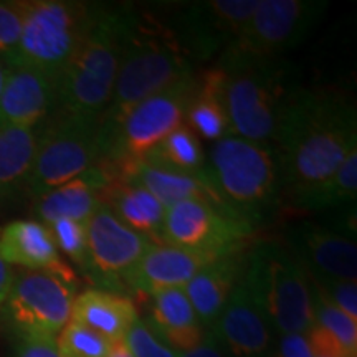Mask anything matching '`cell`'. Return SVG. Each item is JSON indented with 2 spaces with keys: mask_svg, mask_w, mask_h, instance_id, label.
<instances>
[{
  "mask_svg": "<svg viewBox=\"0 0 357 357\" xmlns=\"http://www.w3.org/2000/svg\"><path fill=\"white\" fill-rule=\"evenodd\" d=\"M281 189H307L331 177L357 151L354 102L337 91L300 88L275 137Z\"/></svg>",
  "mask_w": 357,
  "mask_h": 357,
  "instance_id": "6da1fadb",
  "label": "cell"
},
{
  "mask_svg": "<svg viewBox=\"0 0 357 357\" xmlns=\"http://www.w3.org/2000/svg\"><path fill=\"white\" fill-rule=\"evenodd\" d=\"M132 17L126 7H91L77 50L56 79L58 114L101 118L113 96Z\"/></svg>",
  "mask_w": 357,
  "mask_h": 357,
  "instance_id": "7a4b0ae2",
  "label": "cell"
},
{
  "mask_svg": "<svg viewBox=\"0 0 357 357\" xmlns=\"http://www.w3.org/2000/svg\"><path fill=\"white\" fill-rule=\"evenodd\" d=\"M190 75H194V60L172 29L134 13L113 96L100 118L105 155L111 139L131 109Z\"/></svg>",
  "mask_w": 357,
  "mask_h": 357,
  "instance_id": "3957f363",
  "label": "cell"
},
{
  "mask_svg": "<svg viewBox=\"0 0 357 357\" xmlns=\"http://www.w3.org/2000/svg\"><path fill=\"white\" fill-rule=\"evenodd\" d=\"M222 98L231 136L273 141L280 121L300 89L294 73L280 58L223 55Z\"/></svg>",
  "mask_w": 357,
  "mask_h": 357,
  "instance_id": "277c9868",
  "label": "cell"
},
{
  "mask_svg": "<svg viewBox=\"0 0 357 357\" xmlns=\"http://www.w3.org/2000/svg\"><path fill=\"white\" fill-rule=\"evenodd\" d=\"M205 176L223 207L252 227L273 213L283 190L275 147L231 134L212 142Z\"/></svg>",
  "mask_w": 357,
  "mask_h": 357,
  "instance_id": "5b68a950",
  "label": "cell"
},
{
  "mask_svg": "<svg viewBox=\"0 0 357 357\" xmlns=\"http://www.w3.org/2000/svg\"><path fill=\"white\" fill-rule=\"evenodd\" d=\"M242 281L280 336L314 324L311 278L287 245L258 243L245 258Z\"/></svg>",
  "mask_w": 357,
  "mask_h": 357,
  "instance_id": "8992f818",
  "label": "cell"
},
{
  "mask_svg": "<svg viewBox=\"0 0 357 357\" xmlns=\"http://www.w3.org/2000/svg\"><path fill=\"white\" fill-rule=\"evenodd\" d=\"M91 6L65 0L25 2L24 26L10 66H26L58 79L77 50Z\"/></svg>",
  "mask_w": 357,
  "mask_h": 357,
  "instance_id": "52a82bcc",
  "label": "cell"
},
{
  "mask_svg": "<svg viewBox=\"0 0 357 357\" xmlns=\"http://www.w3.org/2000/svg\"><path fill=\"white\" fill-rule=\"evenodd\" d=\"M100 118L58 114L38 132L37 153L26 177V187L35 197L63 185L102 160Z\"/></svg>",
  "mask_w": 357,
  "mask_h": 357,
  "instance_id": "ba28073f",
  "label": "cell"
},
{
  "mask_svg": "<svg viewBox=\"0 0 357 357\" xmlns=\"http://www.w3.org/2000/svg\"><path fill=\"white\" fill-rule=\"evenodd\" d=\"M195 83L197 78L194 75L178 79L131 109L111 139L101 162L123 171L144 160L174 129L184 124Z\"/></svg>",
  "mask_w": 357,
  "mask_h": 357,
  "instance_id": "9c48e42d",
  "label": "cell"
},
{
  "mask_svg": "<svg viewBox=\"0 0 357 357\" xmlns=\"http://www.w3.org/2000/svg\"><path fill=\"white\" fill-rule=\"evenodd\" d=\"M326 8L324 0H260L238 38L223 55L280 58L305 42Z\"/></svg>",
  "mask_w": 357,
  "mask_h": 357,
  "instance_id": "30bf717a",
  "label": "cell"
},
{
  "mask_svg": "<svg viewBox=\"0 0 357 357\" xmlns=\"http://www.w3.org/2000/svg\"><path fill=\"white\" fill-rule=\"evenodd\" d=\"M77 284L48 271L15 273L3 312L20 337L56 339L70 323Z\"/></svg>",
  "mask_w": 357,
  "mask_h": 357,
  "instance_id": "8fae6325",
  "label": "cell"
},
{
  "mask_svg": "<svg viewBox=\"0 0 357 357\" xmlns=\"http://www.w3.org/2000/svg\"><path fill=\"white\" fill-rule=\"evenodd\" d=\"M255 227L223 205L187 200L166 208L162 242L212 257L240 252Z\"/></svg>",
  "mask_w": 357,
  "mask_h": 357,
  "instance_id": "7c38bea8",
  "label": "cell"
},
{
  "mask_svg": "<svg viewBox=\"0 0 357 357\" xmlns=\"http://www.w3.org/2000/svg\"><path fill=\"white\" fill-rule=\"evenodd\" d=\"M260 0H208L184 7L172 32L194 61L231 47Z\"/></svg>",
  "mask_w": 357,
  "mask_h": 357,
  "instance_id": "4fadbf2b",
  "label": "cell"
},
{
  "mask_svg": "<svg viewBox=\"0 0 357 357\" xmlns=\"http://www.w3.org/2000/svg\"><path fill=\"white\" fill-rule=\"evenodd\" d=\"M86 238L88 270L102 280L123 278L154 243L124 225L106 204L86 222Z\"/></svg>",
  "mask_w": 357,
  "mask_h": 357,
  "instance_id": "5bb4252c",
  "label": "cell"
},
{
  "mask_svg": "<svg viewBox=\"0 0 357 357\" xmlns=\"http://www.w3.org/2000/svg\"><path fill=\"white\" fill-rule=\"evenodd\" d=\"M314 281H356L357 247L354 240L314 223H300L288 231V245Z\"/></svg>",
  "mask_w": 357,
  "mask_h": 357,
  "instance_id": "9a60e30c",
  "label": "cell"
},
{
  "mask_svg": "<svg viewBox=\"0 0 357 357\" xmlns=\"http://www.w3.org/2000/svg\"><path fill=\"white\" fill-rule=\"evenodd\" d=\"M212 331L229 357H275L273 329L242 278Z\"/></svg>",
  "mask_w": 357,
  "mask_h": 357,
  "instance_id": "2e32d148",
  "label": "cell"
},
{
  "mask_svg": "<svg viewBox=\"0 0 357 357\" xmlns=\"http://www.w3.org/2000/svg\"><path fill=\"white\" fill-rule=\"evenodd\" d=\"M220 257L205 255L167 243H151L123 280L147 296L164 289L184 288L205 265Z\"/></svg>",
  "mask_w": 357,
  "mask_h": 357,
  "instance_id": "e0dca14e",
  "label": "cell"
},
{
  "mask_svg": "<svg viewBox=\"0 0 357 357\" xmlns=\"http://www.w3.org/2000/svg\"><path fill=\"white\" fill-rule=\"evenodd\" d=\"M55 105V78L26 66H10L0 95V128L35 129Z\"/></svg>",
  "mask_w": 357,
  "mask_h": 357,
  "instance_id": "ac0fdd59",
  "label": "cell"
},
{
  "mask_svg": "<svg viewBox=\"0 0 357 357\" xmlns=\"http://www.w3.org/2000/svg\"><path fill=\"white\" fill-rule=\"evenodd\" d=\"M0 258L10 266L48 271L77 283L73 270L61 258L48 227L38 220H17L3 227L0 231Z\"/></svg>",
  "mask_w": 357,
  "mask_h": 357,
  "instance_id": "d6986e66",
  "label": "cell"
},
{
  "mask_svg": "<svg viewBox=\"0 0 357 357\" xmlns=\"http://www.w3.org/2000/svg\"><path fill=\"white\" fill-rule=\"evenodd\" d=\"M113 182L114 177L109 169L102 162L100 166L96 164L78 177L38 197L35 207L38 222L45 225L56 220L86 223L102 204V194Z\"/></svg>",
  "mask_w": 357,
  "mask_h": 357,
  "instance_id": "ffe728a7",
  "label": "cell"
},
{
  "mask_svg": "<svg viewBox=\"0 0 357 357\" xmlns=\"http://www.w3.org/2000/svg\"><path fill=\"white\" fill-rule=\"evenodd\" d=\"M245 258L240 252L223 255L205 265L184 287L205 331H212L223 307L243 275Z\"/></svg>",
  "mask_w": 357,
  "mask_h": 357,
  "instance_id": "44dd1931",
  "label": "cell"
},
{
  "mask_svg": "<svg viewBox=\"0 0 357 357\" xmlns=\"http://www.w3.org/2000/svg\"><path fill=\"white\" fill-rule=\"evenodd\" d=\"M119 181L144 187L166 208L187 200H205L223 205L205 172L200 176L177 172L141 160L119 171Z\"/></svg>",
  "mask_w": 357,
  "mask_h": 357,
  "instance_id": "7402d4cb",
  "label": "cell"
},
{
  "mask_svg": "<svg viewBox=\"0 0 357 357\" xmlns=\"http://www.w3.org/2000/svg\"><path fill=\"white\" fill-rule=\"evenodd\" d=\"M151 298L153 306L146 323L174 352L184 354L204 341L207 331L200 324L184 288L164 289Z\"/></svg>",
  "mask_w": 357,
  "mask_h": 357,
  "instance_id": "603a6c76",
  "label": "cell"
},
{
  "mask_svg": "<svg viewBox=\"0 0 357 357\" xmlns=\"http://www.w3.org/2000/svg\"><path fill=\"white\" fill-rule=\"evenodd\" d=\"M137 318L136 306L129 298L105 289H86L75 298L70 321L114 342L124 339Z\"/></svg>",
  "mask_w": 357,
  "mask_h": 357,
  "instance_id": "cb8c5ba5",
  "label": "cell"
},
{
  "mask_svg": "<svg viewBox=\"0 0 357 357\" xmlns=\"http://www.w3.org/2000/svg\"><path fill=\"white\" fill-rule=\"evenodd\" d=\"M105 194H109V208L124 225L147 236L151 242H162L166 207L144 187L119 181L118 185L111 184Z\"/></svg>",
  "mask_w": 357,
  "mask_h": 357,
  "instance_id": "d4e9b609",
  "label": "cell"
},
{
  "mask_svg": "<svg viewBox=\"0 0 357 357\" xmlns=\"http://www.w3.org/2000/svg\"><path fill=\"white\" fill-rule=\"evenodd\" d=\"M184 124L195 136L208 142H217L230 134L222 98V71L218 66L207 71L200 79L197 78Z\"/></svg>",
  "mask_w": 357,
  "mask_h": 357,
  "instance_id": "484cf974",
  "label": "cell"
},
{
  "mask_svg": "<svg viewBox=\"0 0 357 357\" xmlns=\"http://www.w3.org/2000/svg\"><path fill=\"white\" fill-rule=\"evenodd\" d=\"M357 195V151L347 158L342 166L319 184L289 194L293 207L298 211L318 212L337 207L354 208Z\"/></svg>",
  "mask_w": 357,
  "mask_h": 357,
  "instance_id": "4316f807",
  "label": "cell"
},
{
  "mask_svg": "<svg viewBox=\"0 0 357 357\" xmlns=\"http://www.w3.org/2000/svg\"><path fill=\"white\" fill-rule=\"evenodd\" d=\"M35 129L0 128V195L10 194L26 182L37 153Z\"/></svg>",
  "mask_w": 357,
  "mask_h": 357,
  "instance_id": "83f0119b",
  "label": "cell"
},
{
  "mask_svg": "<svg viewBox=\"0 0 357 357\" xmlns=\"http://www.w3.org/2000/svg\"><path fill=\"white\" fill-rule=\"evenodd\" d=\"M144 160L171 171L200 176L205 172L207 158L199 137L185 124H182L174 129L158 147H154Z\"/></svg>",
  "mask_w": 357,
  "mask_h": 357,
  "instance_id": "f1b7e54d",
  "label": "cell"
},
{
  "mask_svg": "<svg viewBox=\"0 0 357 357\" xmlns=\"http://www.w3.org/2000/svg\"><path fill=\"white\" fill-rule=\"evenodd\" d=\"M312 312L314 324L321 326L329 334L344 346L351 356H357V323L342 312L336 305L328 300V296L318 287L312 288Z\"/></svg>",
  "mask_w": 357,
  "mask_h": 357,
  "instance_id": "f546056e",
  "label": "cell"
},
{
  "mask_svg": "<svg viewBox=\"0 0 357 357\" xmlns=\"http://www.w3.org/2000/svg\"><path fill=\"white\" fill-rule=\"evenodd\" d=\"M55 341L63 357H106L113 344V341L75 321L61 329Z\"/></svg>",
  "mask_w": 357,
  "mask_h": 357,
  "instance_id": "4dcf8cb0",
  "label": "cell"
},
{
  "mask_svg": "<svg viewBox=\"0 0 357 357\" xmlns=\"http://www.w3.org/2000/svg\"><path fill=\"white\" fill-rule=\"evenodd\" d=\"M58 252H61L77 265L88 270V238L86 223L75 220H56L48 223Z\"/></svg>",
  "mask_w": 357,
  "mask_h": 357,
  "instance_id": "1f68e13d",
  "label": "cell"
},
{
  "mask_svg": "<svg viewBox=\"0 0 357 357\" xmlns=\"http://www.w3.org/2000/svg\"><path fill=\"white\" fill-rule=\"evenodd\" d=\"M25 2H0V60L10 61L19 47Z\"/></svg>",
  "mask_w": 357,
  "mask_h": 357,
  "instance_id": "d6a6232c",
  "label": "cell"
},
{
  "mask_svg": "<svg viewBox=\"0 0 357 357\" xmlns=\"http://www.w3.org/2000/svg\"><path fill=\"white\" fill-rule=\"evenodd\" d=\"M128 349L132 357H177L166 342L160 341L158 334L147 326L144 319L137 318L124 336Z\"/></svg>",
  "mask_w": 357,
  "mask_h": 357,
  "instance_id": "836d02e7",
  "label": "cell"
},
{
  "mask_svg": "<svg viewBox=\"0 0 357 357\" xmlns=\"http://www.w3.org/2000/svg\"><path fill=\"white\" fill-rule=\"evenodd\" d=\"M314 287L323 291L328 300L336 305L347 318L357 323V283L356 281L324 280L314 281Z\"/></svg>",
  "mask_w": 357,
  "mask_h": 357,
  "instance_id": "e575fe53",
  "label": "cell"
},
{
  "mask_svg": "<svg viewBox=\"0 0 357 357\" xmlns=\"http://www.w3.org/2000/svg\"><path fill=\"white\" fill-rule=\"evenodd\" d=\"M13 357H63L58 351L55 339L20 337Z\"/></svg>",
  "mask_w": 357,
  "mask_h": 357,
  "instance_id": "d590c367",
  "label": "cell"
},
{
  "mask_svg": "<svg viewBox=\"0 0 357 357\" xmlns=\"http://www.w3.org/2000/svg\"><path fill=\"white\" fill-rule=\"evenodd\" d=\"M275 357H314L306 333L281 334Z\"/></svg>",
  "mask_w": 357,
  "mask_h": 357,
  "instance_id": "8d00e7d4",
  "label": "cell"
},
{
  "mask_svg": "<svg viewBox=\"0 0 357 357\" xmlns=\"http://www.w3.org/2000/svg\"><path fill=\"white\" fill-rule=\"evenodd\" d=\"M177 357H229L227 356L225 349L218 341V337L215 336L213 331H207L205 333L204 341L189 352H184V354H178Z\"/></svg>",
  "mask_w": 357,
  "mask_h": 357,
  "instance_id": "74e56055",
  "label": "cell"
},
{
  "mask_svg": "<svg viewBox=\"0 0 357 357\" xmlns=\"http://www.w3.org/2000/svg\"><path fill=\"white\" fill-rule=\"evenodd\" d=\"M13 278H15V271L13 266L8 265L0 258V310L6 305L8 293H10Z\"/></svg>",
  "mask_w": 357,
  "mask_h": 357,
  "instance_id": "f35d334b",
  "label": "cell"
},
{
  "mask_svg": "<svg viewBox=\"0 0 357 357\" xmlns=\"http://www.w3.org/2000/svg\"><path fill=\"white\" fill-rule=\"evenodd\" d=\"M106 357H132V354L131 351L128 349L124 339H119V341H114L113 344H111V349Z\"/></svg>",
  "mask_w": 357,
  "mask_h": 357,
  "instance_id": "ab89813d",
  "label": "cell"
},
{
  "mask_svg": "<svg viewBox=\"0 0 357 357\" xmlns=\"http://www.w3.org/2000/svg\"><path fill=\"white\" fill-rule=\"evenodd\" d=\"M8 71H10V65H8L7 61L0 60V95H2V89L6 86Z\"/></svg>",
  "mask_w": 357,
  "mask_h": 357,
  "instance_id": "60d3db41",
  "label": "cell"
},
{
  "mask_svg": "<svg viewBox=\"0 0 357 357\" xmlns=\"http://www.w3.org/2000/svg\"><path fill=\"white\" fill-rule=\"evenodd\" d=\"M314 357H328V356H314Z\"/></svg>",
  "mask_w": 357,
  "mask_h": 357,
  "instance_id": "b9f144b4",
  "label": "cell"
}]
</instances>
